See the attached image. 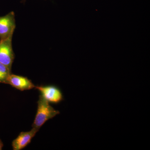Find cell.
<instances>
[{
  "label": "cell",
  "instance_id": "7",
  "mask_svg": "<svg viewBox=\"0 0 150 150\" xmlns=\"http://www.w3.org/2000/svg\"><path fill=\"white\" fill-rule=\"evenodd\" d=\"M11 70L6 65L0 63V83L6 84Z\"/></svg>",
  "mask_w": 150,
  "mask_h": 150
},
{
  "label": "cell",
  "instance_id": "4",
  "mask_svg": "<svg viewBox=\"0 0 150 150\" xmlns=\"http://www.w3.org/2000/svg\"><path fill=\"white\" fill-rule=\"evenodd\" d=\"M16 27L15 15L11 12L4 16L0 17V40L13 36Z\"/></svg>",
  "mask_w": 150,
  "mask_h": 150
},
{
  "label": "cell",
  "instance_id": "5",
  "mask_svg": "<svg viewBox=\"0 0 150 150\" xmlns=\"http://www.w3.org/2000/svg\"><path fill=\"white\" fill-rule=\"evenodd\" d=\"M6 84L21 91L32 89L35 86L28 78L12 74L9 76Z\"/></svg>",
  "mask_w": 150,
  "mask_h": 150
},
{
  "label": "cell",
  "instance_id": "8",
  "mask_svg": "<svg viewBox=\"0 0 150 150\" xmlns=\"http://www.w3.org/2000/svg\"><path fill=\"white\" fill-rule=\"evenodd\" d=\"M3 146H4V144H3L2 142L0 139V150L2 149Z\"/></svg>",
  "mask_w": 150,
  "mask_h": 150
},
{
  "label": "cell",
  "instance_id": "2",
  "mask_svg": "<svg viewBox=\"0 0 150 150\" xmlns=\"http://www.w3.org/2000/svg\"><path fill=\"white\" fill-rule=\"evenodd\" d=\"M41 95L49 103L58 104L64 100V96L61 90L53 85L35 86Z\"/></svg>",
  "mask_w": 150,
  "mask_h": 150
},
{
  "label": "cell",
  "instance_id": "3",
  "mask_svg": "<svg viewBox=\"0 0 150 150\" xmlns=\"http://www.w3.org/2000/svg\"><path fill=\"white\" fill-rule=\"evenodd\" d=\"M12 36L0 40V63L6 65L11 70L15 56L12 45Z\"/></svg>",
  "mask_w": 150,
  "mask_h": 150
},
{
  "label": "cell",
  "instance_id": "6",
  "mask_svg": "<svg viewBox=\"0 0 150 150\" xmlns=\"http://www.w3.org/2000/svg\"><path fill=\"white\" fill-rule=\"evenodd\" d=\"M38 130L32 128L30 131L27 132H21L18 137L15 139L12 143L13 149L21 150L24 149L29 144L37 133Z\"/></svg>",
  "mask_w": 150,
  "mask_h": 150
},
{
  "label": "cell",
  "instance_id": "1",
  "mask_svg": "<svg viewBox=\"0 0 150 150\" xmlns=\"http://www.w3.org/2000/svg\"><path fill=\"white\" fill-rule=\"evenodd\" d=\"M37 103V112L32 127L39 130L46 121L54 118L59 114L60 112L55 110L41 95L39 96Z\"/></svg>",
  "mask_w": 150,
  "mask_h": 150
}]
</instances>
